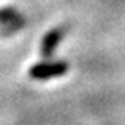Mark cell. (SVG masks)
I'll return each instance as SVG.
<instances>
[{"mask_svg": "<svg viewBox=\"0 0 125 125\" xmlns=\"http://www.w3.org/2000/svg\"><path fill=\"white\" fill-rule=\"evenodd\" d=\"M63 36H65V29L63 28H55V29H52L49 34H46L44 39H42V46H41L42 55L51 57L52 52L55 51V47L59 46V42L63 39Z\"/></svg>", "mask_w": 125, "mask_h": 125, "instance_id": "cell-2", "label": "cell"}, {"mask_svg": "<svg viewBox=\"0 0 125 125\" xmlns=\"http://www.w3.org/2000/svg\"><path fill=\"white\" fill-rule=\"evenodd\" d=\"M68 65L65 62H47V63H37L29 70L34 80H49V78H55V76H62L67 73Z\"/></svg>", "mask_w": 125, "mask_h": 125, "instance_id": "cell-1", "label": "cell"}]
</instances>
